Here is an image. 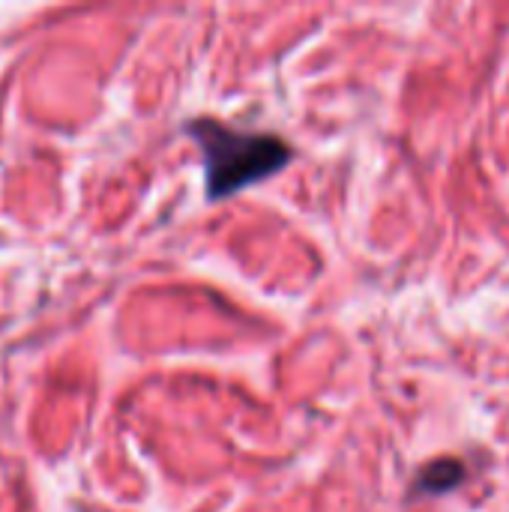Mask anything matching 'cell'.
<instances>
[{
    "mask_svg": "<svg viewBox=\"0 0 509 512\" xmlns=\"http://www.w3.org/2000/svg\"><path fill=\"white\" fill-rule=\"evenodd\" d=\"M186 129L201 147L210 201H222L246 186L279 174L294 156L288 141H282L279 135L246 132L213 117H195Z\"/></svg>",
    "mask_w": 509,
    "mask_h": 512,
    "instance_id": "6da1fadb",
    "label": "cell"
},
{
    "mask_svg": "<svg viewBox=\"0 0 509 512\" xmlns=\"http://www.w3.org/2000/svg\"><path fill=\"white\" fill-rule=\"evenodd\" d=\"M462 477H465V465L459 459H438L417 474L414 495H444L456 489Z\"/></svg>",
    "mask_w": 509,
    "mask_h": 512,
    "instance_id": "7a4b0ae2",
    "label": "cell"
}]
</instances>
